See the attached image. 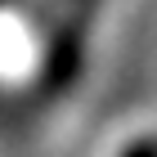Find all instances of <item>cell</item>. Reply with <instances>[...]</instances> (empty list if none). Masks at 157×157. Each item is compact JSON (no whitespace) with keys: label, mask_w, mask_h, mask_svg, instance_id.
Here are the masks:
<instances>
[{"label":"cell","mask_w":157,"mask_h":157,"mask_svg":"<svg viewBox=\"0 0 157 157\" xmlns=\"http://www.w3.org/2000/svg\"><path fill=\"white\" fill-rule=\"evenodd\" d=\"M130 157H157V148H153V144H144V148H130Z\"/></svg>","instance_id":"obj_1"}]
</instances>
